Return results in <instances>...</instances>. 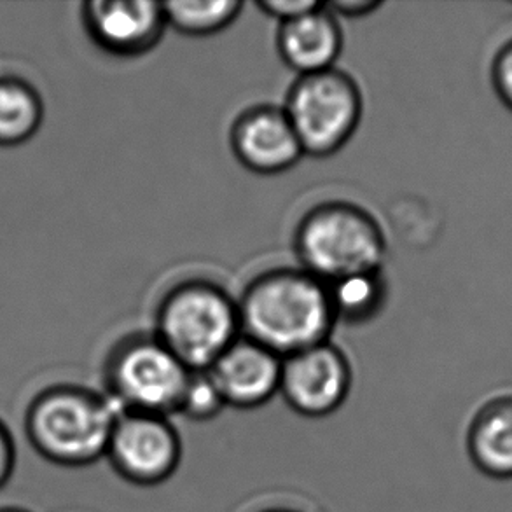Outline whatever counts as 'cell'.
Instances as JSON below:
<instances>
[{
	"label": "cell",
	"instance_id": "8992f818",
	"mask_svg": "<svg viewBox=\"0 0 512 512\" xmlns=\"http://www.w3.org/2000/svg\"><path fill=\"white\" fill-rule=\"evenodd\" d=\"M282 109L305 156L327 158L343 149L357 132L364 100L352 76L331 69L298 77Z\"/></svg>",
	"mask_w": 512,
	"mask_h": 512
},
{
	"label": "cell",
	"instance_id": "ba28073f",
	"mask_svg": "<svg viewBox=\"0 0 512 512\" xmlns=\"http://www.w3.org/2000/svg\"><path fill=\"white\" fill-rule=\"evenodd\" d=\"M350 390V360L329 341L282 360L278 394L298 415L306 418L333 415L345 404Z\"/></svg>",
	"mask_w": 512,
	"mask_h": 512
},
{
	"label": "cell",
	"instance_id": "30bf717a",
	"mask_svg": "<svg viewBox=\"0 0 512 512\" xmlns=\"http://www.w3.org/2000/svg\"><path fill=\"white\" fill-rule=\"evenodd\" d=\"M229 144L236 160L259 175L287 172L305 156L291 121L277 105L243 111L231 126Z\"/></svg>",
	"mask_w": 512,
	"mask_h": 512
},
{
	"label": "cell",
	"instance_id": "8fae6325",
	"mask_svg": "<svg viewBox=\"0 0 512 512\" xmlns=\"http://www.w3.org/2000/svg\"><path fill=\"white\" fill-rule=\"evenodd\" d=\"M282 357L240 336L208 367L228 408L257 409L280 392Z\"/></svg>",
	"mask_w": 512,
	"mask_h": 512
},
{
	"label": "cell",
	"instance_id": "9c48e42d",
	"mask_svg": "<svg viewBox=\"0 0 512 512\" xmlns=\"http://www.w3.org/2000/svg\"><path fill=\"white\" fill-rule=\"evenodd\" d=\"M81 16L91 41L121 58L146 55L168 28L163 2L153 0H90Z\"/></svg>",
	"mask_w": 512,
	"mask_h": 512
},
{
	"label": "cell",
	"instance_id": "ffe728a7",
	"mask_svg": "<svg viewBox=\"0 0 512 512\" xmlns=\"http://www.w3.org/2000/svg\"><path fill=\"white\" fill-rule=\"evenodd\" d=\"M324 6L338 20H341V18L359 20V18L371 16L383 4L378 0H334V2H324Z\"/></svg>",
	"mask_w": 512,
	"mask_h": 512
},
{
	"label": "cell",
	"instance_id": "9a60e30c",
	"mask_svg": "<svg viewBox=\"0 0 512 512\" xmlns=\"http://www.w3.org/2000/svg\"><path fill=\"white\" fill-rule=\"evenodd\" d=\"M336 320L359 324L380 312L387 291L381 271L360 273L327 285Z\"/></svg>",
	"mask_w": 512,
	"mask_h": 512
},
{
	"label": "cell",
	"instance_id": "2e32d148",
	"mask_svg": "<svg viewBox=\"0 0 512 512\" xmlns=\"http://www.w3.org/2000/svg\"><path fill=\"white\" fill-rule=\"evenodd\" d=\"M167 27L191 37L219 34L231 27L242 13L238 0L214 2H163Z\"/></svg>",
	"mask_w": 512,
	"mask_h": 512
},
{
	"label": "cell",
	"instance_id": "5bb4252c",
	"mask_svg": "<svg viewBox=\"0 0 512 512\" xmlns=\"http://www.w3.org/2000/svg\"><path fill=\"white\" fill-rule=\"evenodd\" d=\"M42 119L39 91L20 77H0V147L25 144L39 132Z\"/></svg>",
	"mask_w": 512,
	"mask_h": 512
},
{
	"label": "cell",
	"instance_id": "7c38bea8",
	"mask_svg": "<svg viewBox=\"0 0 512 512\" xmlns=\"http://www.w3.org/2000/svg\"><path fill=\"white\" fill-rule=\"evenodd\" d=\"M277 49L285 65L299 77L336 69L343 51L340 20L322 2L312 13L280 25Z\"/></svg>",
	"mask_w": 512,
	"mask_h": 512
},
{
	"label": "cell",
	"instance_id": "6da1fadb",
	"mask_svg": "<svg viewBox=\"0 0 512 512\" xmlns=\"http://www.w3.org/2000/svg\"><path fill=\"white\" fill-rule=\"evenodd\" d=\"M242 336L289 357L322 345L336 326L329 289L301 268H277L254 278L238 301Z\"/></svg>",
	"mask_w": 512,
	"mask_h": 512
},
{
	"label": "cell",
	"instance_id": "ac0fdd59",
	"mask_svg": "<svg viewBox=\"0 0 512 512\" xmlns=\"http://www.w3.org/2000/svg\"><path fill=\"white\" fill-rule=\"evenodd\" d=\"M490 79L495 95L512 112V37L495 51Z\"/></svg>",
	"mask_w": 512,
	"mask_h": 512
},
{
	"label": "cell",
	"instance_id": "603a6c76",
	"mask_svg": "<svg viewBox=\"0 0 512 512\" xmlns=\"http://www.w3.org/2000/svg\"><path fill=\"white\" fill-rule=\"evenodd\" d=\"M0 512H32V511H28V509H23V507L7 506V507H0Z\"/></svg>",
	"mask_w": 512,
	"mask_h": 512
},
{
	"label": "cell",
	"instance_id": "7402d4cb",
	"mask_svg": "<svg viewBox=\"0 0 512 512\" xmlns=\"http://www.w3.org/2000/svg\"><path fill=\"white\" fill-rule=\"evenodd\" d=\"M257 512H303L299 511V509H294V507H285V506H271L264 507L261 511Z\"/></svg>",
	"mask_w": 512,
	"mask_h": 512
},
{
	"label": "cell",
	"instance_id": "5b68a950",
	"mask_svg": "<svg viewBox=\"0 0 512 512\" xmlns=\"http://www.w3.org/2000/svg\"><path fill=\"white\" fill-rule=\"evenodd\" d=\"M191 373L154 334H133L105 359V395L121 413L177 415Z\"/></svg>",
	"mask_w": 512,
	"mask_h": 512
},
{
	"label": "cell",
	"instance_id": "e0dca14e",
	"mask_svg": "<svg viewBox=\"0 0 512 512\" xmlns=\"http://www.w3.org/2000/svg\"><path fill=\"white\" fill-rule=\"evenodd\" d=\"M228 408L221 392L207 371H193L187 381L177 415L186 416L193 422H210Z\"/></svg>",
	"mask_w": 512,
	"mask_h": 512
},
{
	"label": "cell",
	"instance_id": "277c9868",
	"mask_svg": "<svg viewBox=\"0 0 512 512\" xmlns=\"http://www.w3.org/2000/svg\"><path fill=\"white\" fill-rule=\"evenodd\" d=\"M154 336L189 371H207L242 336L238 301L208 280L180 282L158 305Z\"/></svg>",
	"mask_w": 512,
	"mask_h": 512
},
{
	"label": "cell",
	"instance_id": "7a4b0ae2",
	"mask_svg": "<svg viewBox=\"0 0 512 512\" xmlns=\"http://www.w3.org/2000/svg\"><path fill=\"white\" fill-rule=\"evenodd\" d=\"M119 413L105 392L56 383L28 402L23 429L46 462L81 469L105 458Z\"/></svg>",
	"mask_w": 512,
	"mask_h": 512
},
{
	"label": "cell",
	"instance_id": "52a82bcc",
	"mask_svg": "<svg viewBox=\"0 0 512 512\" xmlns=\"http://www.w3.org/2000/svg\"><path fill=\"white\" fill-rule=\"evenodd\" d=\"M105 458L132 485H163L179 469L182 439L170 416L119 413Z\"/></svg>",
	"mask_w": 512,
	"mask_h": 512
},
{
	"label": "cell",
	"instance_id": "d6986e66",
	"mask_svg": "<svg viewBox=\"0 0 512 512\" xmlns=\"http://www.w3.org/2000/svg\"><path fill=\"white\" fill-rule=\"evenodd\" d=\"M320 6H322V2H317V0H261V2H257V7L266 16L280 21V25L287 21L298 20L301 16L319 9Z\"/></svg>",
	"mask_w": 512,
	"mask_h": 512
},
{
	"label": "cell",
	"instance_id": "3957f363",
	"mask_svg": "<svg viewBox=\"0 0 512 512\" xmlns=\"http://www.w3.org/2000/svg\"><path fill=\"white\" fill-rule=\"evenodd\" d=\"M301 270L326 285L381 271L387 242L373 215L348 201H326L308 210L294 233Z\"/></svg>",
	"mask_w": 512,
	"mask_h": 512
},
{
	"label": "cell",
	"instance_id": "44dd1931",
	"mask_svg": "<svg viewBox=\"0 0 512 512\" xmlns=\"http://www.w3.org/2000/svg\"><path fill=\"white\" fill-rule=\"evenodd\" d=\"M16 460H18V453H16L13 432L4 420H0V490L13 478Z\"/></svg>",
	"mask_w": 512,
	"mask_h": 512
},
{
	"label": "cell",
	"instance_id": "4fadbf2b",
	"mask_svg": "<svg viewBox=\"0 0 512 512\" xmlns=\"http://www.w3.org/2000/svg\"><path fill=\"white\" fill-rule=\"evenodd\" d=\"M467 453L488 478L512 479V395L493 397L472 416Z\"/></svg>",
	"mask_w": 512,
	"mask_h": 512
}]
</instances>
